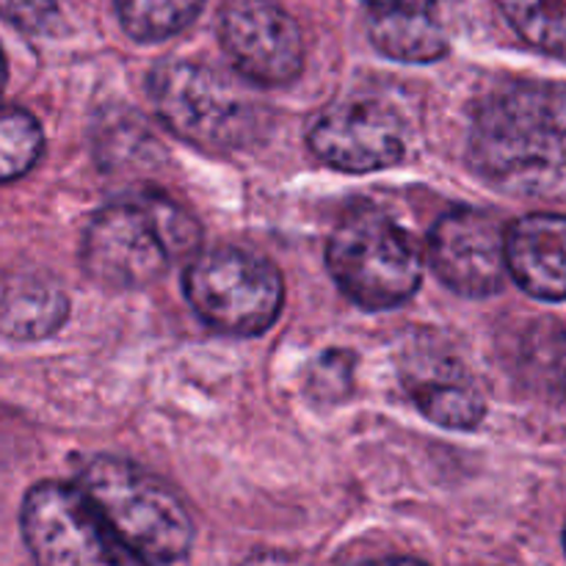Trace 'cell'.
<instances>
[{
    "label": "cell",
    "mask_w": 566,
    "mask_h": 566,
    "mask_svg": "<svg viewBox=\"0 0 566 566\" xmlns=\"http://www.w3.org/2000/svg\"><path fill=\"white\" fill-rule=\"evenodd\" d=\"M475 171L512 193H545L566 180V86L514 81L481 99L470 127Z\"/></svg>",
    "instance_id": "1"
},
{
    "label": "cell",
    "mask_w": 566,
    "mask_h": 566,
    "mask_svg": "<svg viewBox=\"0 0 566 566\" xmlns=\"http://www.w3.org/2000/svg\"><path fill=\"white\" fill-rule=\"evenodd\" d=\"M202 230L188 210L158 191H136L105 205L83 232L81 265L108 291H138L193 254Z\"/></svg>",
    "instance_id": "2"
},
{
    "label": "cell",
    "mask_w": 566,
    "mask_h": 566,
    "mask_svg": "<svg viewBox=\"0 0 566 566\" xmlns=\"http://www.w3.org/2000/svg\"><path fill=\"white\" fill-rule=\"evenodd\" d=\"M81 492L99 523L133 562L171 564L191 551L193 520L180 497L142 470L116 457H97L81 475Z\"/></svg>",
    "instance_id": "3"
},
{
    "label": "cell",
    "mask_w": 566,
    "mask_h": 566,
    "mask_svg": "<svg viewBox=\"0 0 566 566\" xmlns=\"http://www.w3.org/2000/svg\"><path fill=\"white\" fill-rule=\"evenodd\" d=\"M155 114L182 142L210 153L243 149L263 136L269 114L213 66L171 59L149 72Z\"/></svg>",
    "instance_id": "4"
},
{
    "label": "cell",
    "mask_w": 566,
    "mask_h": 566,
    "mask_svg": "<svg viewBox=\"0 0 566 566\" xmlns=\"http://www.w3.org/2000/svg\"><path fill=\"white\" fill-rule=\"evenodd\" d=\"M332 280L365 310H392L409 302L423 280V258L412 235L390 216L352 213L326 243Z\"/></svg>",
    "instance_id": "5"
},
{
    "label": "cell",
    "mask_w": 566,
    "mask_h": 566,
    "mask_svg": "<svg viewBox=\"0 0 566 566\" xmlns=\"http://www.w3.org/2000/svg\"><path fill=\"white\" fill-rule=\"evenodd\" d=\"M182 287L199 321L232 337L269 332L280 318L285 298L276 265L235 247L193 254Z\"/></svg>",
    "instance_id": "6"
},
{
    "label": "cell",
    "mask_w": 566,
    "mask_h": 566,
    "mask_svg": "<svg viewBox=\"0 0 566 566\" xmlns=\"http://www.w3.org/2000/svg\"><path fill=\"white\" fill-rule=\"evenodd\" d=\"M20 525L22 539L39 564L88 566L127 558L99 523L81 486L59 481L36 484L22 501Z\"/></svg>",
    "instance_id": "7"
},
{
    "label": "cell",
    "mask_w": 566,
    "mask_h": 566,
    "mask_svg": "<svg viewBox=\"0 0 566 566\" xmlns=\"http://www.w3.org/2000/svg\"><path fill=\"white\" fill-rule=\"evenodd\" d=\"M307 147L332 169L365 175L401 164L407 127L398 111L379 99H346L321 111L307 133Z\"/></svg>",
    "instance_id": "8"
},
{
    "label": "cell",
    "mask_w": 566,
    "mask_h": 566,
    "mask_svg": "<svg viewBox=\"0 0 566 566\" xmlns=\"http://www.w3.org/2000/svg\"><path fill=\"white\" fill-rule=\"evenodd\" d=\"M219 33L221 48L247 81L260 86H291L302 75V31L274 0H227Z\"/></svg>",
    "instance_id": "9"
},
{
    "label": "cell",
    "mask_w": 566,
    "mask_h": 566,
    "mask_svg": "<svg viewBox=\"0 0 566 566\" xmlns=\"http://www.w3.org/2000/svg\"><path fill=\"white\" fill-rule=\"evenodd\" d=\"M431 269L453 293L492 296L506 282V232L484 210L459 208L437 219L429 235Z\"/></svg>",
    "instance_id": "10"
},
{
    "label": "cell",
    "mask_w": 566,
    "mask_h": 566,
    "mask_svg": "<svg viewBox=\"0 0 566 566\" xmlns=\"http://www.w3.org/2000/svg\"><path fill=\"white\" fill-rule=\"evenodd\" d=\"M401 381L420 415L442 429L473 431L484 420V392L464 365L448 354L412 348L401 363Z\"/></svg>",
    "instance_id": "11"
},
{
    "label": "cell",
    "mask_w": 566,
    "mask_h": 566,
    "mask_svg": "<svg viewBox=\"0 0 566 566\" xmlns=\"http://www.w3.org/2000/svg\"><path fill=\"white\" fill-rule=\"evenodd\" d=\"M506 269L542 302L566 298V216L531 213L506 230Z\"/></svg>",
    "instance_id": "12"
},
{
    "label": "cell",
    "mask_w": 566,
    "mask_h": 566,
    "mask_svg": "<svg viewBox=\"0 0 566 566\" xmlns=\"http://www.w3.org/2000/svg\"><path fill=\"white\" fill-rule=\"evenodd\" d=\"M66 296L53 280L17 276L0 285V335L39 340L64 324Z\"/></svg>",
    "instance_id": "13"
},
{
    "label": "cell",
    "mask_w": 566,
    "mask_h": 566,
    "mask_svg": "<svg viewBox=\"0 0 566 566\" xmlns=\"http://www.w3.org/2000/svg\"><path fill=\"white\" fill-rule=\"evenodd\" d=\"M370 42L387 59L403 64H431L448 53V36L429 11H376Z\"/></svg>",
    "instance_id": "14"
},
{
    "label": "cell",
    "mask_w": 566,
    "mask_h": 566,
    "mask_svg": "<svg viewBox=\"0 0 566 566\" xmlns=\"http://www.w3.org/2000/svg\"><path fill=\"white\" fill-rule=\"evenodd\" d=\"M114 3L127 36L136 42H164L197 20L205 0H114Z\"/></svg>",
    "instance_id": "15"
},
{
    "label": "cell",
    "mask_w": 566,
    "mask_h": 566,
    "mask_svg": "<svg viewBox=\"0 0 566 566\" xmlns=\"http://www.w3.org/2000/svg\"><path fill=\"white\" fill-rule=\"evenodd\" d=\"M497 6L531 48L566 59V0H497Z\"/></svg>",
    "instance_id": "16"
},
{
    "label": "cell",
    "mask_w": 566,
    "mask_h": 566,
    "mask_svg": "<svg viewBox=\"0 0 566 566\" xmlns=\"http://www.w3.org/2000/svg\"><path fill=\"white\" fill-rule=\"evenodd\" d=\"M42 149L44 133L36 116L22 108H0V182L28 175Z\"/></svg>",
    "instance_id": "17"
},
{
    "label": "cell",
    "mask_w": 566,
    "mask_h": 566,
    "mask_svg": "<svg viewBox=\"0 0 566 566\" xmlns=\"http://www.w3.org/2000/svg\"><path fill=\"white\" fill-rule=\"evenodd\" d=\"M352 376H354V357L348 352H326L324 357L315 363L313 381L310 390L321 396L324 401H335L352 390Z\"/></svg>",
    "instance_id": "18"
},
{
    "label": "cell",
    "mask_w": 566,
    "mask_h": 566,
    "mask_svg": "<svg viewBox=\"0 0 566 566\" xmlns=\"http://www.w3.org/2000/svg\"><path fill=\"white\" fill-rule=\"evenodd\" d=\"M0 17L25 33H44L59 17L55 0H0Z\"/></svg>",
    "instance_id": "19"
},
{
    "label": "cell",
    "mask_w": 566,
    "mask_h": 566,
    "mask_svg": "<svg viewBox=\"0 0 566 566\" xmlns=\"http://www.w3.org/2000/svg\"><path fill=\"white\" fill-rule=\"evenodd\" d=\"M376 11H429L437 0H368Z\"/></svg>",
    "instance_id": "20"
},
{
    "label": "cell",
    "mask_w": 566,
    "mask_h": 566,
    "mask_svg": "<svg viewBox=\"0 0 566 566\" xmlns=\"http://www.w3.org/2000/svg\"><path fill=\"white\" fill-rule=\"evenodd\" d=\"M6 86V59H3V50H0V92Z\"/></svg>",
    "instance_id": "21"
},
{
    "label": "cell",
    "mask_w": 566,
    "mask_h": 566,
    "mask_svg": "<svg viewBox=\"0 0 566 566\" xmlns=\"http://www.w3.org/2000/svg\"><path fill=\"white\" fill-rule=\"evenodd\" d=\"M564 547H566V531H564Z\"/></svg>",
    "instance_id": "22"
}]
</instances>
